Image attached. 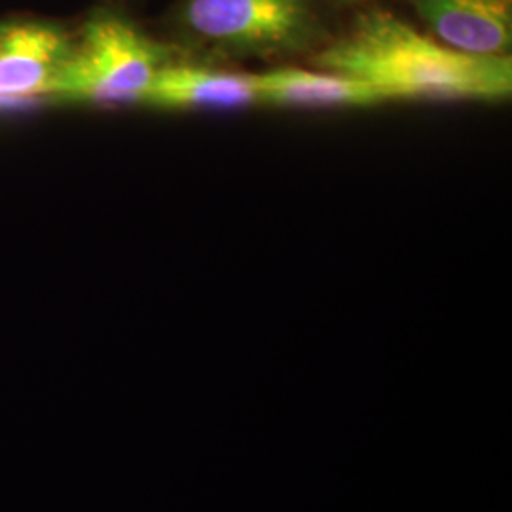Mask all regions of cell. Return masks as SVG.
<instances>
[{
  "label": "cell",
  "mask_w": 512,
  "mask_h": 512,
  "mask_svg": "<svg viewBox=\"0 0 512 512\" xmlns=\"http://www.w3.org/2000/svg\"><path fill=\"white\" fill-rule=\"evenodd\" d=\"M423 29L475 55H511L512 0H404Z\"/></svg>",
  "instance_id": "obj_6"
},
{
  "label": "cell",
  "mask_w": 512,
  "mask_h": 512,
  "mask_svg": "<svg viewBox=\"0 0 512 512\" xmlns=\"http://www.w3.org/2000/svg\"><path fill=\"white\" fill-rule=\"evenodd\" d=\"M325 0H177V52L203 61L285 63L332 38Z\"/></svg>",
  "instance_id": "obj_2"
},
{
  "label": "cell",
  "mask_w": 512,
  "mask_h": 512,
  "mask_svg": "<svg viewBox=\"0 0 512 512\" xmlns=\"http://www.w3.org/2000/svg\"><path fill=\"white\" fill-rule=\"evenodd\" d=\"M141 107L167 112L258 109L256 76L196 57L175 55L152 80Z\"/></svg>",
  "instance_id": "obj_4"
},
{
  "label": "cell",
  "mask_w": 512,
  "mask_h": 512,
  "mask_svg": "<svg viewBox=\"0 0 512 512\" xmlns=\"http://www.w3.org/2000/svg\"><path fill=\"white\" fill-rule=\"evenodd\" d=\"M175 55L173 46L156 42L133 21L99 12L73 38L50 97L97 107L141 105L158 71Z\"/></svg>",
  "instance_id": "obj_3"
},
{
  "label": "cell",
  "mask_w": 512,
  "mask_h": 512,
  "mask_svg": "<svg viewBox=\"0 0 512 512\" xmlns=\"http://www.w3.org/2000/svg\"><path fill=\"white\" fill-rule=\"evenodd\" d=\"M311 67L353 76L387 103H505L512 55L467 54L406 19L363 8L310 57Z\"/></svg>",
  "instance_id": "obj_1"
},
{
  "label": "cell",
  "mask_w": 512,
  "mask_h": 512,
  "mask_svg": "<svg viewBox=\"0 0 512 512\" xmlns=\"http://www.w3.org/2000/svg\"><path fill=\"white\" fill-rule=\"evenodd\" d=\"M258 109L363 110L385 105L382 95L365 82L327 69L277 65L255 73Z\"/></svg>",
  "instance_id": "obj_7"
},
{
  "label": "cell",
  "mask_w": 512,
  "mask_h": 512,
  "mask_svg": "<svg viewBox=\"0 0 512 512\" xmlns=\"http://www.w3.org/2000/svg\"><path fill=\"white\" fill-rule=\"evenodd\" d=\"M332 10H349V8H357L363 6L366 0H325Z\"/></svg>",
  "instance_id": "obj_8"
},
{
  "label": "cell",
  "mask_w": 512,
  "mask_h": 512,
  "mask_svg": "<svg viewBox=\"0 0 512 512\" xmlns=\"http://www.w3.org/2000/svg\"><path fill=\"white\" fill-rule=\"evenodd\" d=\"M73 38L44 21L0 23V105L50 97Z\"/></svg>",
  "instance_id": "obj_5"
}]
</instances>
